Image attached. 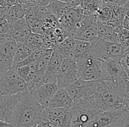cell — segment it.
<instances>
[{"instance_id":"obj_1","label":"cell","mask_w":129,"mask_h":127,"mask_svg":"<svg viewBox=\"0 0 129 127\" xmlns=\"http://www.w3.org/2000/svg\"><path fill=\"white\" fill-rule=\"evenodd\" d=\"M44 107L36 101L29 91L21 93L12 115L13 127H35L40 123Z\"/></svg>"},{"instance_id":"obj_2","label":"cell","mask_w":129,"mask_h":127,"mask_svg":"<svg viewBox=\"0 0 129 127\" xmlns=\"http://www.w3.org/2000/svg\"><path fill=\"white\" fill-rule=\"evenodd\" d=\"M92 57L101 62L110 60L120 61L125 55V48L117 43H113L97 38L90 43Z\"/></svg>"},{"instance_id":"obj_3","label":"cell","mask_w":129,"mask_h":127,"mask_svg":"<svg viewBox=\"0 0 129 127\" xmlns=\"http://www.w3.org/2000/svg\"><path fill=\"white\" fill-rule=\"evenodd\" d=\"M76 61L80 79L99 81L107 80L104 63L94 59L91 55L76 59Z\"/></svg>"},{"instance_id":"obj_4","label":"cell","mask_w":129,"mask_h":127,"mask_svg":"<svg viewBox=\"0 0 129 127\" xmlns=\"http://www.w3.org/2000/svg\"><path fill=\"white\" fill-rule=\"evenodd\" d=\"M68 37L89 43L92 42L98 38V19L96 15H84L69 32Z\"/></svg>"},{"instance_id":"obj_5","label":"cell","mask_w":129,"mask_h":127,"mask_svg":"<svg viewBox=\"0 0 129 127\" xmlns=\"http://www.w3.org/2000/svg\"><path fill=\"white\" fill-rule=\"evenodd\" d=\"M27 91L26 82L13 68L0 75V95H16Z\"/></svg>"},{"instance_id":"obj_6","label":"cell","mask_w":129,"mask_h":127,"mask_svg":"<svg viewBox=\"0 0 129 127\" xmlns=\"http://www.w3.org/2000/svg\"><path fill=\"white\" fill-rule=\"evenodd\" d=\"M99 82V80H84L79 78L65 89L74 103L76 104L93 95L96 91Z\"/></svg>"},{"instance_id":"obj_7","label":"cell","mask_w":129,"mask_h":127,"mask_svg":"<svg viewBox=\"0 0 129 127\" xmlns=\"http://www.w3.org/2000/svg\"><path fill=\"white\" fill-rule=\"evenodd\" d=\"M74 107H45L43 116L57 127H71Z\"/></svg>"},{"instance_id":"obj_8","label":"cell","mask_w":129,"mask_h":127,"mask_svg":"<svg viewBox=\"0 0 129 127\" xmlns=\"http://www.w3.org/2000/svg\"><path fill=\"white\" fill-rule=\"evenodd\" d=\"M78 79L79 77L76 61L74 59H64L57 76V85L59 88H66Z\"/></svg>"},{"instance_id":"obj_9","label":"cell","mask_w":129,"mask_h":127,"mask_svg":"<svg viewBox=\"0 0 129 127\" xmlns=\"http://www.w3.org/2000/svg\"><path fill=\"white\" fill-rule=\"evenodd\" d=\"M25 18L33 33L43 35L42 24L44 18L50 13L46 8L29 7L26 8Z\"/></svg>"},{"instance_id":"obj_10","label":"cell","mask_w":129,"mask_h":127,"mask_svg":"<svg viewBox=\"0 0 129 127\" xmlns=\"http://www.w3.org/2000/svg\"><path fill=\"white\" fill-rule=\"evenodd\" d=\"M103 63L107 76L106 81H111L113 83L120 85L128 84L129 80L121 65L120 61L110 60Z\"/></svg>"},{"instance_id":"obj_11","label":"cell","mask_w":129,"mask_h":127,"mask_svg":"<svg viewBox=\"0 0 129 127\" xmlns=\"http://www.w3.org/2000/svg\"><path fill=\"white\" fill-rule=\"evenodd\" d=\"M64 58L56 50L54 49L50 57L46 73L42 80V85L46 84H56L57 76Z\"/></svg>"},{"instance_id":"obj_12","label":"cell","mask_w":129,"mask_h":127,"mask_svg":"<svg viewBox=\"0 0 129 127\" xmlns=\"http://www.w3.org/2000/svg\"><path fill=\"white\" fill-rule=\"evenodd\" d=\"M32 33L25 17L19 19L15 23L10 24L6 37L13 38L17 43H24L26 38Z\"/></svg>"},{"instance_id":"obj_13","label":"cell","mask_w":129,"mask_h":127,"mask_svg":"<svg viewBox=\"0 0 129 127\" xmlns=\"http://www.w3.org/2000/svg\"><path fill=\"white\" fill-rule=\"evenodd\" d=\"M21 93L12 95H0V120L11 124L12 115ZM12 125V124H11Z\"/></svg>"},{"instance_id":"obj_14","label":"cell","mask_w":129,"mask_h":127,"mask_svg":"<svg viewBox=\"0 0 129 127\" xmlns=\"http://www.w3.org/2000/svg\"><path fill=\"white\" fill-rule=\"evenodd\" d=\"M84 16V13L81 6H75L71 8L64 16L58 20V21L59 26L68 35L69 32L72 30L75 25L80 21Z\"/></svg>"},{"instance_id":"obj_15","label":"cell","mask_w":129,"mask_h":127,"mask_svg":"<svg viewBox=\"0 0 129 127\" xmlns=\"http://www.w3.org/2000/svg\"><path fill=\"white\" fill-rule=\"evenodd\" d=\"M123 110H108L95 115L86 127H109L123 112Z\"/></svg>"},{"instance_id":"obj_16","label":"cell","mask_w":129,"mask_h":127,"mask_svg":"<svg viewBox=\"0 0 129 127\" xmlns=\"http://www.w3.org/2000/svg\"><path fill=\"white\" fill-rule=\"evenodd\" d=\"M59 89L57 84H46L43 85L34 92L31 93L33 98L46 107L48 101L53 97Z\"/></svg>"},{"instance_id":"obj_17","label":"cell","mask_w":129,"mask_h":127,"mask_svg":"<svg viewBox=\"0 0 129 127\" xmlns=\"http://www.w3.org/2000/svg\"><path fill=\"white\" fill-rule=\"evenodd\" d=\"M76 104L65 88H59L53 97L48 101L46 107H64L73 108Z\"/></svg>"},{"instance_id":"obj_18","label":"cell","mask_w":129,"mask_h":127,"mask_svg":"<svg viewBox=\"0 0 129 127\" xmlns=\"http://www.w3.org/2000/svg\"><path fill=\"white\" fill-rule=\"evenodd\" d=\"M94 115L76 104L71 127H86Z\"/></svg>"},{"instance_id":"obj_19","label":"cell","mask_w":129,"mask_h":127,"mask_svg":"<svg viewBox=\"0 0 129 127\" xmlns=\"http://www.w3.org/2000/svg\"><path fill=\"white\" fill-rule=\"evenodd\" d=\"M71 8L72 6L68 3L59 0H51L46 8L52 16L59 20Z\"/></svg>"},{"instance_id":"obj_20","label":"cell","mask_w":129,"mask_h":127,"mask_svg":"<svg viewBox=\"0 0 129 127\" xmlns=\"http://www.w3.org/2000/svg\"><path fill=\"white\" fill-rule=\"evenodd\" d=\"M76 40L71 37H68L62 43L56 44L53 50H56L64 59H73V52L76 45Z\"/></svg>"},{"instance_id":"obj_21","label":"cell","mask_w":129,"mask_h":127,"mask_svg":"<svg viewBox=\"0 0 129 127\" xmlns=\"http://www.w3.org/2000/svg\"><path fill=\"white\" fill-rule=\"evenodd\" d=\"M25 13H26V10L24 6L18 3L13 6L8 8L5 19L10 25L18 21L19 19L25 17Z\"/></svg>"},{"instance_id":"obj_22","label":"cell","mask_w":129,"mask_h":127,"mask_svg":"<svg viewBox=\"0 0 129 127\" xmlns=\"http://www.w3.org/2000/svg\"><path fill=\"white\" fill-rule=\"evenodd\" d=\"M35 50L31 46L26 43H19L16 48V52L13 57V63H16L21 62L29 57L32 55V53Z\"/></svg>"},{"instance_id":"obj_23","label":"cell","mask_w":129,"mask_h":127,"mask_svg":"<svg viewBox=\"0 0 129 127\" xmlns=\"http://www.w3.org/2000/svg\"><path fill=\"white\" fill-rule=\"evenodd\" d=\"M117 35L118 34L112 32L106 24H103L98 19V38L106 41L117 43Z\"/></svg>"},{"instance_id":"obj_24","label":"cell","mask_w":129,"mask_h":127,"mask_svg":"<svg viewBox=\"0 0 129 127\" xmlns=\"http://www.w3.org/2000/svg\"><path fill=\"white\" fill-rule=\"evenodd\" d=\"M90 48H91L90 43L83 40H76V45L73 52V59L76 60V59H79L80 57L91 55Z\"/></svg>"},{"instance_id":"obj_25","label":"cell","mask_w":129,"mask_h":127,"mask_svg":"<svg viewBox=\"0 0 129 127\" xmlns=\"http://www.w3.org/2000/svg\"><path fill=\"white\" fill-rule=\"evenodd\" d=\"M84 15H95L97 12L103 7L102 0H84L81 4Z\"/></svg>"},{"instance_id":"obj_26","label":"cell","mask_w":129,"mask_h":127,"mask_svg":"<svg viewBox=\"0 0 129 127\" xmlns=\"http://www.w3.org/2000/svg\"><path fill=\"white\" fill-rule=\"evenodd\" d=\"M15 71L22 79L25 80V82L26 83L32 80L34 77L35 73H36L35 71V70L32 68L30 64L27 65H24L22 67H20L18 68H16V69H15Z\"/></svg>"},{"instance_id":"obj_27","label":"cell","mask_w":129,"mask_h":127,"mask_svg":"<svg viewBox=\"0 0 129 127\" xmlns=\"http://www.w3.org/2000/svg\"><path fill=\"white\" fill-rule=\"evenodd\" d=\"M97 18L103 24H106L112 20V10L109 6L104 5L95 14Z\"/></svg>"},{"instance_id":"obj_28","label":"cell","mask_w":129,"mask_h":127,"mask_svg":"<svg viewBox=\"0 0 129 127\" xmlns=\"http://www.w3.org/2000/svg\"><path fill=\"white\" fill-rule=\"evenodd\" d=\"M108 6H109L112 10V20H123L128 10L125 7H121L117 5H111Z\"/></svg>"},{"instance_id":"obj_29","label":"cell","mask_w":129,"mask_h":127,"mask_svg":"<svg viewBox=\"0 0 129 127\" xmlns=\"http://www.w3.org/2000/svg\"><path fill=\"white\" fill-rule=\"evenodd\" d=\"M109 127H129V112L124 109L120 117Z\"/></svg>"},{"instance_id":"obj_30","label":"cell","mask_w":129,"mask_h":127,"mask_svg":"<svg viewBox=\"0 0 129 127\" xmlns=\"http://www.w3.org/2000/svg\"><path fill=\"white\" fill-rule=\"evenodd\" d=\"M117 43L125 48V51L129 48V30L125 29L122 30L117 35Z\"/></svg>"},{"instance_id":"obj_31","label":"cell","mask_w":129,"mask_h":127,"mask_svg":"<svg viewBox=\"0 0 129 127\" xmlns=\"http://www.w3.org/2000/svg\"><path fill=\"white\" fill-rule=\"evenodd\" d=\"M122 22H123V20H112L109 22L105 24L112 32L118 34L122 30H123Z\"/></svg>"},{"instance_id":"obj_32","label":"cell","mask_w":129,"mask_h":127,"mask_svg":"<svg viewBox=\"0 0 129 127\" xmlns=\"http://www.w3.org/2000/svg\"><path fill=\"white\" fill-rule=\"evenodd\" d=\"M51 0H31V2L26 6L24 8H29V7H43L47 8Z\"/></svg>"},{"instance_id":"obj_33","label":"cell","mask_w":129,"mask_h":127,"mask_svg":"<svg viewBox=\"0 0 129 127\" xmlns=\"http://www.w3.org/2000/svg\"><path fill=\"white\" fill-rule=\"evenodd\" d=\"M120 63L128 77V80H129V53H126L122 57L120 60Z\"/></svg>"},{"instance_id":"obj_34","label":"cell","mask_w":129,"mask_h":127,"mask_svg":"<svg viewBox=\"0 0 129 127\" xmlns=\"http://www.w3.org/2000/svg\"><path fill=\"white\" fill-rule=\"evenodd\" d=\"M129 0H103V6L104 5H117L121 7H125L126 4Z\"/></svg>"},{"instance_id":"obj_35","label":"cell","mask_w":129,"mask_h":127,"mask_svg":"<svg viewBox=\"0 0 129 127\" xmlns=\"http://www.w3.org/2000/svg\"><path fill=\"white\" fill-rule=\"evenodd\" d=\"M10 28V24L6 21V19L0 20V35H5L8 32Z\"/></svg>"},{"instance_id":"obj_36","label":"cell","mask_w":129,"mask_h":127,"mask_svg":"<svg viewBox=\"0 0 129 127\" xmlns=\"http://www.w3.org/2000/svg\"><path fill=\"white\" fill-rule=\"evenodd\" d=\"M18 3V0H0V6L3 8H10Z\"/></svg>"},{"instance_id":"obj_37","label":"cell","mask_w":129,"mask_h":127,"mask_svg":"<svg viewBox=\"0 0 129 127\" xmlns=\"http://www.w3.org/2000/svg\"><path fill=\"white\" fill-rule=\"evenodd\" d=\"M37 127H57L55 126L53 123H51V121H49L48 120L45 118L43 116L42 118V120L40 121V123L37 126Z\"/></svg>"},{"instance_id":"obj_38","label":"cell","mask_w":129,"mask_h":127,"mask_svg":"<svg viewBox=\"0 0 129 127\" xmlns=\"http://www.w3.org/2000/svg\"><path fill=\"white\" fill-rule=\"evenodd\" d=\"M59 1H61V2H62L68 3V4L71 5L72 7L81 5V2L79 0H59Z\"/></svg>"},{"instance_id":"obj_39","label":"cell","mask_w":129,"mask_h":127,"mask_svg":"<svg viewBox=\"0 0 129 127\" xmlns=\"http://www.w3.org/2000/svg\"><path fill=\"white\" fill-rule=\"evenodd\" d=\"M122 25H123V29L129 30V17L128 16H125V18L123 19Z\"/></svg>"},{"instance_id":"obj_40","label":"cell","mask_w":129,"mask_h":127,"mask_svg":"<svg viewBox=\"0 0 129 127\" xmlns=\"http://www.w3.org/2000/svg\"><path fill=\"white\" fill-rule=\"evenodd\" d=\"M8 8H3L0 10V20L1 19H5V16L8 13Z\"/></svg>"},{"instance_id":"obj_41","label":"cell","mask_w":129,"mask_h":127,"mask_svg":"<svg viewBox=\"0 0 129 127\" xmlns=\"http://www.w3.org/2000/svg\"><path fill=\"white\" fill-rule=\"evenodd\" d=\"M30 2H31V0H18L19 4L22 5L24 7V6H26V5H27Z\"/></svg>"},{"instance_id":"obj_42","label":"cell","mask_w":129,"mask_h":127,"mask_svg":"<svg viewBox=\"0 0 129 127\" xmlns=\"http://www.w3.org/2000/svg\"><path fill=\"white\" fill-rule=\"evenodd\" d=\"M10 126H12L11 124H9V123H4L2 121L0 120V127H10Z\"/></svg>"},{"instance_id":"obj_43","label":"cell","mask_w":129,"mask_h":127,"mask_svg":"<svg viewBox=\"0 0 129 127\" xmlns=\"http://www.w3.org/2000/svg\"><path fill=\"white\" fill-rule=\"evenodd\" d=\"M126 16H128L129 17V10L127 11V14H126Z\"/></svg>"},{"instance_id":"obj_44","label":"cell","mask_w":129,"mask_h":127,"mask_svg":"<svg viewBox=\"0 0 129 127\" xmlns=\"http://www.w3.org/2000/svg\"><path fill=\"white\" fill-rule=\"evenodd\" d=\"M128 52H129V48L128 49H127V50L125 51V54H126V53H128Z\"/></svg>"},{"instance_id":"obj_45","label":"cell","mask_w":129,"mask_h":127,"mask_svg":"<svg viewBox=\"0 0 129 127\" xmlns=\"http://www.w3.org/2000/svg\"><path fill=\"white\" fill-rule=\"evenodd\" d=\"M79 2H81V3H82V2H83V1H84V0H79Z\"/></svg>"},{"instance_id":"obj_46","label":"cell","mask_w":129,"mask_h":127,"mask_svg":"<svg viewBox=\"0 0 129 127\" xmlns=\"http://www.w3.org/2000/svg\"><path fill=\"white\" fill-rule=\"evenodd\" d=\"M3 8V7H2V6H0V10H2Z\"/></svg>"},{"instance_id":"obj_47","label":"cell","mask_w":129,"mask_h":127,"mask_svg":"<svg viewBox=\"0 0 129 127\" xmlns=\"http://www.w3.org/2000/svg\"><path fill=\"white\" fill-rule=\"evenodd\" d=\"M10 127H13V125H12V126H10Z\"/></svg>"},{"instance_id":"obj_48","label":"cell","mask_w":129,"mask_h":127,"mask_svg":"<svg viewBox=\"0 0 129 127\" xmlns=\"http://www.w3.org/2000/svg\"><path fill=\"white\" fill-rule=\"evenodd\" d=\"M35 127H37V126H35Z\"/></svg>"},{"instance_id":"obj_49","label":"cell","mask_w":129,"mask_h":127,"mask_svg":"<svg viewBox=\"0 0 129 127\" xmlns=\"http://www.w3.org/2000/svg\"><path fill=\"white\" fill-rule=\"evenodd\" d=\"M102 1H103V0H102Z\"/></svg>"},{"instance_id":"obj_50","label":"cell","mask_w":129,"mask_h":127,"mask_svg":"<svg viewBox=\"0 0 129 127\" xmlns=\"http://www.w3.org/2000/svg\"><path fill=\"white\" fill-rule=\"evenodd\" d=\"M128 53H129V52H128Z\"/></svg>"}]
</instances>
